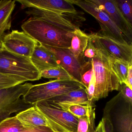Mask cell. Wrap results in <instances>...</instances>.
Wrapping results in <instances>:
<instances>
[{"instance_id":"obj_1","label":"cell","mask_w":132,"mask_h":132,"mask_svg":"<svg viewBox=\"0 0 132 132\" xmlns=\"http://www.w3.org/2000/svg\"><path fill=\"white\" fill-rule=\"evenodd\" d=\"M88 35L96 48L95 55L91 59L96 79L95 102L107 97L110 92L119 91L120 84L113 70L111 55L101 46L95 33Z\"/></svg>"},{"instance_id":"obj_2","label":"cell","mask_w":132,"mask_h":132,"mask_svg":"<svg viewBox=\"0 0 132 132\" xmlns=\"http://www.w3.org/2000/svg\"><path fill=\"white\" fill-rule=\"evenodd\" d=\"M21 28L39 44L62 48H69L73 33L77 29L58 26L33 17L24 22Z\"/></svg>"},{"instance_id":"obj_3","label":"cell","mask_w":132,"mask_h":132,"mask_svg":"<svg viewBox=\"0 0 132 132\" xmlns=\"http://www.w3.org/2000/svg\"><path fill=\"white\" fill-rule=\"evenodd\" d=\"M103 116L111 123L113 132H132V102L121 92L106 103Z\"/></svg>"},{"instance_id":"obj_4","label":"cell","mask_w":132,"mask_h":132,"mask_svg":"<svg viewBox=\"0 0 132 132\" xmlns=\"http://www.w3.org/2000/svg\"><path fill=\"white\" fill-rule=\"evenodd\" d=\"M81 87H84L75 79H55L33 85L23 98L28 103L35 105L40 101L62 95Z\"/></svg>"},{"instance_id":"obj_5","label":"cell","mask_w":132,"mask_h":132,"mask_svg":"<svg viewBox=\"0 0 132 132\" xmlns=\"http://www.w3.org/2000/svg\"><path fill=\"white\" fill-rule=\"evenodd\" d=\"M0 73L14 76L27 81L41 78V72L30 58L18 55L3 49L0 52Z\"/></svg>"},{"instance_id":"obj_6","label":"cell","mask_w":132,"mask_h":132,"mask_svg":"<svg viewBox=\"0 0 132 132\" xmlns=\"http://www.w3.org/2000/svg\"><path fill=\"white\" fill-rule=\"evenodd\" d=\"M32 86L31 83H25L0 90V122L12 114L16 115L34 105L23 98Z\"/></svg>"},{"instance_id":"obj_7","label":"cell","mask_w":132,"mask_h":132,"mask_svg":"<svg viewBox=\"0 0 132 132\" xmlns=\"http://www.w3.org/2000/svg\"><path fill=\"white\" fill-rule=\"evenodd\" d=\"M44 116L54 132H76L78 118L68 111L63 110L47 101L35 104Z\"/></svg>"},{"instance_id":"obj_8","label":"cell","mask_w":132,"mask_h":132,"mask_svg":"<svg viewBox=\"0 0 132 132\" xmlns=\"http://www.w3.org/2000/svg\"><path fill=\"white\" fill-rule=\"evenodd\" d=\"M70 1L73 5L79 7L98 21L101 27V34L114 38L121 43L132 45L109 15L92 0Z\"/></svg>"},{"instance_id":"obj_9","label":"cell","mask_w":132,"mask_h":132,"mask_svg":"<svg viewBox=\"0 0 132 132\" xmlns=\"http://www.w3.org/2000/svg\"><path fill=\"white\" fill-rule=\"evenodd\" d=\"M3 49L30 58L38 42L24 31L14 30L0 40Z\"/></svg>"},{"instance_id":"obj_10","label":"cell","mask_w":132,"mask_h":132,"mask_svg":"<svg viewBox=\"0 0 132 132\" xmlns=\"http://www.w3.org/2000/svg\"><path fill=\"white\" fill-rule=\"evenodd\" d=\"M42 45L54 54L59 66L63 68L73 79L81 83V64L69 48Z\"/></svg>"},{"instance_id":"obj_11","label":"cell","mask_w":132,"mask_h":132,"mask_svg":"<svg viewBox=\"0 0 132 132\" xmlns=\"http://www.w3.org/2000/svg\"><path fill=\"white\" fill-rule=\"evenodd\" d=\"M92 1L109 15L113 23L131 43L132 25L122 14L116 0H92Z\"/></svg>"},{"instance_id":"obj_12","label":"cell","mask_w":132,"mask_h":132,"mask_svg":"<svg viewBox=\"0 0 132 132\" xmlns=\"http://www.w3.org/2000/svg\"><path fill=\"white\" fill-rule=\"evenodd\" d=\"M95 35L102 47L111 56L116 59L132 64V46L123 44L116 39L99 33Z\"/></svg>"},{"instance_id":"obj_13","label":"cell","mask_w":132,"mask_h":132,"mask_svg":"<svg viewBox=\"0 0 132 132\" xmlns=\"http://www.w3.org/2000/svg\"><path fill=\"white\" fill-rule=\"evenodd\" d=\"M23 9L34 8L62 13L76 11L70 0H17Z\"/></svg>"},{"instance_id":"obj_14","label":"cell","mask_w":132,"mask_h":132,"mask_svg":"<svg viewBox=\"0 0 132 132\" xmlns=\"http://www.w3.org/2000/svg\"><path fill=\"white\" fill-rule=\"evenodd\" d=\"M46 100L54 105L65 111H68L69 107L73 105H87L89 103L84 87Z\"/></svg>"},{"instance_id":"obj_15","label":"cell","mask_w":132,"mask_h":132,"mask_svg":"<svg viewBox=\"0 0 132 132\" xmlns=\"http://www.w3.org/2000/svg\"><path fill=\"white\" fill-rule=\"evenodd\" d=\"M30 59L33 64L40 72L59 66L54 54L38 43L35 46Z\"/></svg>"},{"instance_id":"obj_16","label":"cell","mask_w":132,"mask_h":132,"mask_svg":"<svg viewBox=\"0 0 132 132\" xmlns=\"http://www.w3.org/2000/svg\"><path fill=\"white\" fill-rule=\"evenodd\" d=\"M16 116L21 122L28 126H45L52 129L46 117L35 105L19 113Z\"/></svg>"},{"instance_id":"obj_17","label":"cell","mask_w":132,"mask_h":132,"mask_svg":"<svg viewBox=\"0 0 132 132\" xmlns=\"http://www.w3.org/2000/svg\"><path fill=\"white\" fill-rule=\"evenodd\" d=\"M88 35L77 29L74 31L71 41V46L69 48L71 52L79 61L81 65L85 63L84 53L88 42Z\"/></svg>"},{"instance_id":"obj_18","label":"cell","mask_w":132,"mask_h":132,"mask_svg":"<svg viewBox=\"0 0 132 132\" xmlns=\"http://www.w3.org/2000/svg\"><path fill=\"white\" fill-rule=\"evenodd\" d=\"M16 1H0V40L11 27V16L16 6Z\"/></svg>"},{"instance_id":"obj_19","label":"cell","mask_w":132,"mask_h":132,"mask_svg":"<svg viewBox=\"0 0 132 132\" xmlns=\"http://www.w3.org/2000/svg\"><path fill=\"white\" fill-rule=\"evenodd\" d=\"M33 127L21 122L16 115L4 120L0 122V132H21Z\"/></svg>"},{"instance_id":"obj_20","label":"cell","mask_w":132,"mask_h":132,"mask_svg":"<svg viewBox=\"0 0 132 132\" xmlns=\"http://www.w3.org/2000/svg\"><path fill=\"white\" fill-rule=\"evenodd\" d=\"M111 59L113 70L121 85L126 81L129 65L132 64H129L123 61L116 59L111 55Z\"/></svg>"},{"instance_id":"obj_21","label":"cell","mask_w":132,"mask_h":132,"mask_svg":"<svg viewBox=\"0 0 132 132\" xmlns=\"http://www.w3.org/2000/svg\"><path fill=\"white\" fill-rule=\"evenodd\" d=\"M42 78L58 80L73 79L71 76L61 66L45 70L41 72Z\"/></svg>"},{"instance_id":"obj_22","label":"cell","mask_w":132,"mask_h":132,"mask_svg":"<svg viewBox=\"0 0 132 132\" xmlns=\"http://www.w3.org/2000/svg\"><path fill=\"white\" fill-rule=\"evenodd\" d=\"M95 107L94 102L87 105H75L69 107L68 111L77 118L83 116L88 118Z\"/></svg>"},{"instance_id":"obj_23","label":"cell","mask_w":132,"mask_h":132,"mask_svg":"<svg viewBox=\"0 0 132 132\" xmlns=\"http://www.w3.org/2000/svg\"><path fill=\"white\" fill-rule=\"evenodd\" d=\"M25 82L24 79L20 77L0 73V90L11 88Z\"/></svg>"},{"instance_id":"obj_24","label":"cell","mask_w":132,"mask_h":132,"mask_svg":"<svg viewBox=\"0 0 132 132\" xmlns=\"http://www.w3.org/2000/svg\"><path fill=\"white\" fill-rule=\"evenodd\" d=\"M118 7L127 21L132 25V0H116Z\"/></svg>"},{"instance_id":"obj_25","label":"cell","mask_w":132,"mask_h":132,"mask_svg":"<svg viewBox=\"0 0 132 132\" xmlns=\"http://www.w3.org/2000/svg\"><path fill=\"white\" fill-rule=\"evenodd\" d=\"M93 68L91 60L82 65L81 83L85 89L88 88L92 78Z\"/></svg>"},{"instance_id":"obj_26","label":"cell","mask_w":132,"mask_h":132,"mask_svg":"<svg viewBox=\"0 0 132 132\" xmlns=\"http://www.w3.org/2000/svg\"><path fill=\"white\" fill-rule=\"evenodd\" d=\"M96 132H113L112 124L106 117L103 116L96 128Z\"/></svg>"},{"instance_id":"obj_27","label":"cell","mask_w":132,"mask_h":132,"mask_svg":"<svg viewBox=\"0 0 132 132\" xmlns=\"http://www.w3.org/2000/svg\"><path fill=\"white\" fill-rule=\"evenodd\" d=\"M95 77L94 72H93V69L92 76L91 81H90L88 88L86 89H85L87 95V97H88V103L91 104L93 102H95L93 100V97H94V93H95Z\"/></svg>"},{"instance_id":"obj_28","label":"cell","mask_w":132,"mask_h":132,"mask_svg":"<svg viewBox=\"0 0 132 132\" xmlns=\"http://www.w3.org/2000/svg\"><path fill=\"white\" fill-rule=\"evenodd\" d=\"M88 128L89 119L87 117H81L78 118L76 132H88Z\"/></svg>"},{"instance_id":"obj_29","label":"cell","mask_w":132,"mask_h":132,"mask_svg":"<svg viewBox=\"0 0 132 132\" xmlns=\"http://www.w3.org/2000/svg\"><path fill=\"white\" fill-rule=\"evenodd\" d=\"M96 48L90 39H89L88 45L85 50L84 53V57L88 58L89 60L94 57L95 55Z\"/></svg>"},{"instance_id":"obj_30","label":"cell","mask_w":132,"mask_h":132,"mask_svg":"<svg viewBox=\"0 0 132 132\" xmlns=\"http://www.w3.org/2000/svg\"><path fill=\"white\" fill-rule=\"evenodd\" d=\"M119 91L121 92L126 99L132 102V90L126 84L123 83L120 85Z\"/></svg>"},{"instance_id":"obj_31","label":"cell","mask_w":132,"mask_h":132,"mask_svg":"<svg viewBox=\"0 0 132 132\" xmlns=\"http://www.w3.org/2000/svg\"><path fill=\"white\" fill-rule=\"evenodd\" d=\"M21 132H54L51 128L45 126L33 127Z\"/></svg>"},{"instance_id":"obj_32","label":"cell","mask_w":132,"mask_h":132,"mask_svg":"<svg viewBox=\"0 0 132 132\" xmlns=\"http://www.w3.org/2000/svg\"><path fill=\"white\" fill-rule=\"evenodd\" d=\"M124 83L132 89V64L129 65L126 79Z\"/></svg>"},{"instance_id":"obj_33","label":"cell","mask_w":132,"mask_h":132,"mask_svg":"<svg viewBox=\"0 0 132 132\" xmlns=\"http://www.w3.org/2000/svg\"><path fill=\"white\" fill-rule=\"evenodd\" d=\"M3 49V45H2L1 42L0 41V52L2 51Z\"/></svg>"}]
</instances>
